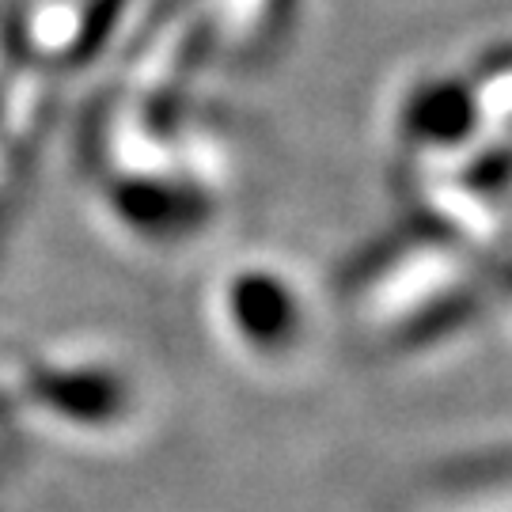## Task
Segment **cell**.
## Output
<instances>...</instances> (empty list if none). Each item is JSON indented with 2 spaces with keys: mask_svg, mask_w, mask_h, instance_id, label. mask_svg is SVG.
<instances>
[{
  "mask_svg": "<svg viewBox=\"0 0 512 512\" xmlns=\"http://www.w3.org/2000/svg\"><path fill=\"white\" fill-rule=\"evenodd\" d=\"M141 376L126 357L99 346H42L12 353L0 395L19 418H38L65 437H118L141 418Z\"/></svg>",
  "mask_w": 512,
  "mask_h": 512,
  "instance_id": "obj_1",
  "label": "cell"
},
{
  "mask_svg": "<svg viewBox=\"0 0 512 512\" xmlns=\"http://www.w3.org/2000/svg\"><path fill=\"white\" fill-rule=\"evenodd\" d=\"M213 319L232 349L262 365H285L311 338V300L296 274L243 262L213 285Z\"/></svg>",
  "mask_w": 512,
  "mask_h": 512,
  "instance_id": "obj_2",
  "label": "cell"
}]
</instances>
